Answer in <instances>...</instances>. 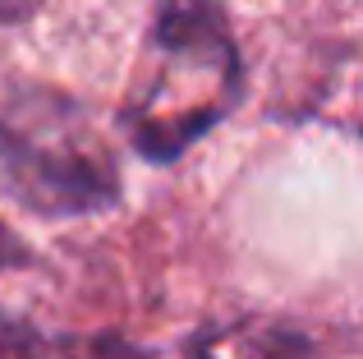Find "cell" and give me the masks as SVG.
<instances>
[{"label":"cell","instance_id":"cell-3","mask_svg":"<svg viewBox=\"0 0 363 359\" xmlns=\"http://www.w3.org/2000/svg\"><path fill=\"white\" fill-rule=\"evenodd\" d=\"M46 0H0V23H23L42 9Z\"/></svg>","mask_w":363,"mask_h":359},{"label":"cell","instance_id":"cell-1","mask_svg":"<svg viewBox=\"0 0 363 359\" xmlns=\"http://www.w3.org/2000/svg\"><path fill=\"white\" fill-rule=\"evenodd\" d=\"M0 189L28 212L79 216L120 203V175L83 129V111L55 92L0 101Z\"/></svg>","mask_w":363,"mask_h":359},{"label":"cell","instance_id":"cell-2","mask_svg":"<svg viewBox=\"0 0 363 359\" xmlns=\"http://www.w3.org/2000/svg\"><path fill=\"white\" fill-rule=\"evenodd\" d=\"M0 359H55V355H51V346L42 341L37 327L0 314Z\"/></svg>","mask_w":363,"mask_h":359}]
</instances>
